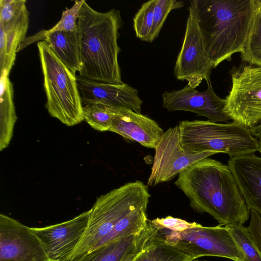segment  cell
<instances>
[{
  "label": "cell",
  "mask_w": 261,
  "mask_h": 261,
  "mask_svg": "<svg viewBox=\"0 0 261 261\" xmlns=\"http://www.w3.org/2000/svg\"><path fill=\"white\" fill-rule=\"evenodd\" d=\"M174 185L196 212L206 213L221 226L243 225L250 210L227 165L210 158L201 159L178 174Z\"/></svg>",
  "instance_id": "cell-1"
},
{
  "label": "cell",
  "mask_w": 261,
  "mask_h": 261,
  "mask_svg": "<svg viewBox=\"0 0 261 261\" xmlns=\"http://www.w3.org/2000/svg\"><path fill=\"white\" fill-rule=\"evenodd\" d=\"M122 23L119 10L99 12L84 1L76 22L82 63L80 76L101 83H123L118 60V31Z\"/></svg>",
  "instance_id": "cell-2"
},
{
  "label": "cell",
  "mask_w": 261,
  "mask_h": 261,
  "mask_svg": "<svg viewBox=\"0 0 261 261\" xmlns=\"http://www.w3.org/2000/svg\"><path fill=\"white\" fill-rule=\"evenodd\" d=\"M197 19L214 67L241 53L247 40L255 0H194Z\"/></svg>",
  "instance_id": "cell-3"
},
{
  "label": "cell",
  "mask_w": 261,
  "mask_h": 261,
  "mask_svg": "<svg viewBox=\"0 0 261 261\" xmlns=\"http://www.w3.org/2000/svg\"><path fill=\"white\" fill-rule=\"evenodd\" d=\"M150 197L148 187L136 180L97 197L89 210L86 230L69 260L89 252L122 218L135 210L148 205Z\"/></svg>",
  "instance_id": "cell-4"
},
{
  "label": "cell",
  "mask_w": 261,
  "mask_h": 261,
  "mask_svg": "<svg viewBox=\"0 0 261 261\" xmlns=\"http://www.w3.org/2000/svg\"><path fill=\"white\" fill-rule=\"evenodd\" d=\"M178 125L181 146L189 154L214 151L230 158L258 151V141L250 129L233 121L184 120Z\"/></svg>",
  "instance_id": "cell-5"
},
{
  "label": "cell",
  "mask_w": 261,
  "mask_h": 261,
  "mask_svg": "<svg viewBox=\"0 0 261 261\" xmlns=\"http://www.w3.org/2000/svg\"><path fill=\"white\" fill-rule=\"evenodd\" d=\"M49 115L68 126L83 121L82 103L76 76L59 58L45 41L37 43Z\"/></svg>",
  "instance_id": "cell-6"
},
{
  "label": "cell",
  "mask_w": 261,
  "mask_h": 261,
  "mask_svg": "<svg viewBox=\"0 0 261 261\" xmlns=\"http://www.w3.org/2000/svg\"><path fill=\"white\" fill-rule=\"evenodd\" d=\"M166 243L195 259L211 256L243 261L241 251L225 226H203L199 224L181 231L160 229Z\"/></svg>",
  "instance_id": "cell-7"
},
{
  "label": "cell",
  "mask_w": 261,
  "mask_h": 261,
  "mask_svg": "<svg viewBox=\"0 0 261 261\" xmlns=\"http://www.w3.org/2000/svg\"><path fill=\"white\" fill-rule=\"evenodd\" d=\"M229 73L231 86L224 112L233 122L250 129L261 123V66L241 64Z\"/></svg>",
  "instance_id": "cell-8"
},
{
  "label": "cell",
  "mask_w": 261,
  "mask_h": 261,
  "mask_svg": "<svg viewBox=\"0 0 261 261\" xmlns=\"http://www.w3.org/2000/svg\"><path fill=\"white\" fill-rule=\"evenodd\" d=\"M183 43L177 56L174 74L195 89L204 80L210 79L213 64L206 51L198 23L194 0L190 1Z\"/></svg>",
  "instance_id": "cell-9"
},
{
  "label": "cell",
  "mask_w": 261,
  "mask_h": 261,
  "mask_svg": "<svg viewBox=\"0 0 261 261\" xmlns=\"http://www.w3.org/2000/svg\"><path fill=\"white\" fill-rule=\"evenodd\" d=\"M154 149L153 162L147 184L150 187L170 181L194 163L218 153L214 151L198 154L187 153L181 146L178 125L164 132Z\"/></svg>",
  "instance_id": "cell-10"
},
{
  "label": "cell",
  "mask_w": 261,
  "mask_h": 261,
  "mask_svg": "<svg viewBox=\"0 0 261 261\" xmlns=\"http://www.w3.org/2000/svg\"><path fill=\"white\" fill-rule=\"evenodd\" d=\"M0 261H49L43 245L33 230L0 214Z\"/></svg>",
  "instance_id": "cell-11"
},
{
  "label": "cell",
  "mask_w": 261,
  "mask_h": 261,
  "mask_svg": "<svg viewBox=\"0 0 261 261\" xmlns=\"http://www.w3.org/2000/svg\"><path fill=\"white\" fill-rule=\"evenodd\" d=\"M206 83L207 88L204 91H197L188 85L180 90L165 91L163 107L170 112H190L212 122L227 123L230 119L224 112L225 98L216 94L211 79Z\"/></svg>",
  "instance_id": "cell-12"
},
{
  "label": "cell",
  "mask_w": 261,
  "mask_h": 261,
  "mask_svg": "<svg viewBox=\"0 0 261 261\" xmlns=\"http://www.w3.org/2000/svg\"><path fill=\"white\" fill-rule=\"evenodd\" d=\"M90 210L73 218L42 227H32L49 261H69L87 227Z\"/></svg>",
  "instance_id": "cell-13"
},
{
  "label": "cell",
  "mask_w": 261,
  "mask_h": 261,
  "mask_svg": "<svg viewBox=\"0 0 261 261\" xmlns=\"http://www.w3.org/2000/svg\"><path fill=\"white\" fill-rule=\"evenodd\" d=\"M76 81L83 106L100 103L141 113L143 101L139 97L138 90L128 84L98 82L79 75L76 76Z\"/></svg>",
  "instance_id": "cell-14"
},
{
  "label": "cell",
  "mask_w": 261,
  "mask_h": 261,
  "mask_svg": "<svg viewBox=\"0 0 261 261\" xmlns=\"http://www.w3.org/2000/svg\"><path fill=\"white\" fill-rule=\"evenodd\" d=\"M159 231L148 220L139 233L118 239L69 261H134L155 242Z\"/></svg>",
  "instance_id": "cell-15"
},
{
  "label": "cell",
  "mask_w": 261,
  "mask_h": 261,
  "mask_svg": "<svg viewBox=\"0 0 261 261\" xmlns=\"http://www.w3.org/2000/svg\"><path fill=\"white\" fill-rule=\"evenodd\" d=\"M113 112L109 131L136 141L145 147L155 148L164 132L154 120L125 109L113 108Z\"/></svg>",
  "instance_id": "cell-16"
},
{
  "label": "cell",
  "mask_w": 261,
  "mask_h": 261,
  "mask_svg": "<svg viewBox=\"0 0 261 261\" xmlns=\"http://www.w3.org/2000/svg\"><path fill=\"white\" fill-rule=\"evenodd\" d=\"M25 3V0L0 1V27L3 29L6 38L7 56L3 73L9 74L15 63L18 48L26 38L29 12Z\"/></svg>",
  "instance_id": "cell-17"
},
{
  "label": "cell",
  "mask_w": 261,
  "mask_h": 261,
  "mask_svg": "<svg viewBox=\"0 0 261 261\" xmlns=\"http://www.w3.org/2000/svg\"><path fill=\"white\" fill-rule=\"evenodd\" d=\"M227 166L248 207L261 215V156L251 154L230 157Z\"/></svg>",
  "instance_id": "cell-18"
},
{
  "label": "cell",
  "mask_w": 261,
  "mask_h": 261,
  "mask_svg": "<svg viewBox=\"0 0 261 261\" xmlns=\"http://www.w3.org/2000/svg\"><path fill=\"white\" fill-rule=\"evenodd\" d=\"M45 41L63 63L74 73L81 70L82 63L77 29L56 31L45 36Z\"/></svg>",
  "instance_id": "cell-19"
},
{
  "label": "cell",
  "mask_w": 261,
  "mask_h": 261,
  "mask_svg": "<svg viewBox=\"0 0 261 261\" xmlns=\"http://www.w3.org/2000/svg\"><path fill=\"white\" fill-rule=\"evenodd\" d=\"M9 74L4 72L0 76V150L7 148L13 136L17 116L13 100V84Z\"/></svg>",
  "instance_id": "cell-20"
},
{
  "label": "cell",
  "mask_w": 261,
  "mask_h": 261,
  "mask_svg": "<svg viewBox=\"0 0 261 261\" xmlns=\"http://www.w3.org/2000/svg\"><path fill=\"white\" fill-rule=\"evenodd\" d=\"M147 206L145 205L137 208L122 218L112 230L102 239L90 252L118 239L139 233L148 222L146 213Z\"/></svg>",
  "instance_id": "cell-21"
},
{
  "label": "cell",
  "mask_w": 261,
  "mask_h": 261,
  "mask_svg": "<svg viewBox=\"0 0 261 261\" xmlns=\"http://www.w3.org/2000/svg\"><path fill=\"white\" fill-rule=\"evenodd\" d=\"M255 1L256 7L241 55L243 62L261 66V5Z\"/></svg>",
  "instance_id": "cell-22"
},
{
  "label": "cell",
  "mask_w": 261,
  "mask_h": 261,
  "mask_svg": "<svg viewBox=\"0 0 261 261\" xmlns=\"http://www.w3.org/2000/svg\"><path fill=\"white\" fill-rule=\"evenodd\" d=\"M195 259L165 241L160 230L155 242L134 261H193Z\"/></svg>",
  "instance_id": "cell-23"
},
{
  "label": "cell",
  "mask_w": 261,
  "mask_h": 261,
  "mask_svg": "<svg viewBox=\"0 0 261 261\" xmlns=\"http://www.w3.org/2000/svg\"><path fill=\"white\" fill-rule=\"evenodd\" d=\"M84 1V0L75 1L72 7L67 8L66 10L63 11L60 20L50 29L42 30L34 35L26 38L19 45L17 52L32 43L42 41L43 37L48 34L56 31L71 32L76 30L79 11Z\"/></svg>",
  "instance_id": "cell-24"
},
{
  "label": "cell",
  "mask_w": 261,
  "mask_h": 261,
  "mask_svg": "<svg viewBox=\"0 0 261 261\" xmlns=\"http://www.w3.org/2000/svg\"><path fill=\"white\" fill-rule=\"evenodd\" d=\"M84 120L94 129L109 131L114 116L113 108L100 104L89 103L83 106Z\"/></svg>",
  "instance_id": "cell-25"
},
{
  "label": "cell",
  "mask_w": 261,
  "mask_h": 261,
  "mask_svg": "<svg viewBox=\"0 0 261 261\" xmlns=\"http://www.w3.org/2000/svg\"><path fill=\"white\" fill-rule=\"evenodd\" d=\"M225 227L229 229L241 251L243 261H261V253L253 242L247 227L237 225Z\"/></svg>",
  "instance_id": "cell-26"
},
{
  "label": "cell",
  "mask_w": 261,
  "mask_h": 261,
  "mask_svg": "<svg viewBox=\"0 0 261 261\" xmlns=\"http://www.w3.org/2000/svg\"><path fill=\"white\" fill-rule=\"evenodd\" d=\"M156 0L143 3L133 18L134 28L137 38L149 42Z\"/></svg>",
  "instance_id": "cell-27"
},
{
  "label": "cell",
  "mask_w": 261,
  "mask_h": 261,
  "mask_svg": "<svg viewBox=\"0 0 261 261\" xmlns=\"http://www.w3.org/2000/svg\"><path fill=\"white\" fill-rule=\"evenodd\" d=\"M184 6L182 1L176 0H156L154 9L153 23L150 33L149 42H152L159 33L168 14L173 10Z\"/></svg>",
  "instance_id": "cell-28"
},
{
  "label": "cell",
  "mask_w": 261,
  "mask_h": 261,
  "mask_svg": "<svg viewBox=\"0 0 261 261\" xmlns=\"http://www.w3.org/2000/svg\"><path fill=\"white\" fill-rule=\"evenodd\" d=\"M152 223L160 229L174 231H181L197 226L198 223L189 222L181 219L168 216L165 218H157L151 220Z\"/></svg>",
  "instance_id": "cell-29"
},
{
  "label": "cell",
  "mask_w": 261,
  "mask_h": 261,
  "mask_svg": "<svg viewBox=\"0 0 261 261\" xmlns=\"http://www.w3.org/2000/svg\"><path fill=\"white\" fill-rule=\"evenodd\" d=\"M247 228L253 242L261 253V215L254 210H250V223Z\"/></svg>",
  "instance_id": "cell-30"
},
{
  "label": "cell",
  "mask_w": 261,
  "mask_h": 261,
  "mask_svg": "<svg viewBox=\"0 0 261 261\" xmlns=\"http://www.w3.org/2000/svg\"><path fill=\"white\" fill-rule=\"evenodd\" d=\"M7 56L6 38L3 29L0 27V71L1 74L5 71Z\"/></svg>",
  "instance_id": "cell-31"
},
{
  "label": "cell",
  "mask_w": 261,
  "mask_h": 261,
  "mask_svg": "<svg viewBox=\"0 0 261 261\" xmlns=\"http://www.w3.org/2000/svg\"><path fill=\"white\" fill-rule=\"evenodd\" d=\"M250 130L258 143V151L261 155V123L251 127Z\"/></svg>",
  "instance_id": "cell-32"
},
{
  "label": "cell",
  "mask_w": 261,
  "mask_h": 261,
  "mask_svg": "<svg viewBox=\"0 0 261 261\" xmlns=\"http://www.w3.org/2000/svg\"><path fill=\"white\" fill-rule=\"evenodd\" d=\"M256 2L258 4L261 5V0H256Z\"/></svg>",
  "instance_id": "cell-33"
},
{
  "label": "cell",
  "mask_w": 261,
  "mask_h": 261,
  "mask_svg": "<svg viewBox=\"0 0 261 261\" xmlns=\"http://www.w3.org/2000/svg\"><path fill=\"white\" fill-rule=\"evenodd\" d=\"M193 261H206V260H196V259H194V260H193Z\"/></svg>",
  "instance_id": "cell-34"
}]
</instances>
